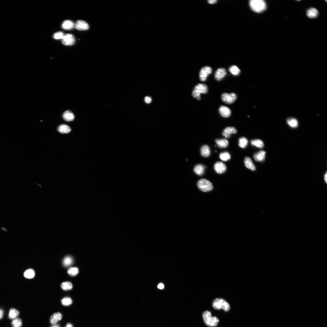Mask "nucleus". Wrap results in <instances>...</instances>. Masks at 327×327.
Listing matches in <instances>:
<instances>
[{
  "label": "nucleus",
  "mask_w": 327,
  "mask_h": 327,
  "mask_svg": "<svg viewBox=\"0 0 327 327\" xmlns=\"http://www.w3.org/2000/svg\"><path fill=\"white\" fill-rule=\"evenodd\" d=\"M287 123L290 127L294 128H297L298 124L297 120L293 118L288 119L287 120Z\"/></svg>",
  "instance_id": "nucleus-27"
},
{
  "label": "nucleus",
  "mask_w": 327,
  "mask_h": 327,
  "mask_svg": "<svg viewBox=\"0 0 327 327\" xmlns=\"http://www.w3.org/2000/svg\"><path fill=\"white\" fill-rule=\"evenodd\" d=\"M1 229L2 230H3L4 231H7V229L5 228H2Z\"/></svg>",
  "instance_id": "nucleus-43"
},
{
  "label": "nucleus",
  "mask_w": 327,
  "mask_h": 327,
  "mask_svg": "<svg viewBox=\"0 0 327 327\" xmlns=\"http://www.w3.org/2000/svg\"><path fill=\"white\" fill-rule=\"evenodd\" d=\"M212 306L215 309H223L226 312L229 311L230 309L229 304L225 300L221 298L215 299L213 301Z\"/></svg>",
  "instance_id": "nucleus-3"
},
{
  "label": "nucleus",
  "mask_w": 327,
  "mask_h": 327,
  "mask_svg": "<svg viewBox=\"0 0 327 327\" xmlns=\"http://www.w3.org/2000/svg\"><path fill=\"white\" fill-rule=\"evenodd\" d=\"M222 99L224 103L230 104L236 101L237 98V95L234 93L230 94L224 93L222 96Z\"/></svg>",
  "instance_id": "nucleus-6"
},
{
  "label": "nucleus",
  "mask_w": 327,
  "mask_h": 327,
  "mask_svg": "<svg viewBox=\"0 0 327 327\" xmlns=\"http://www.w3.org/2000/svg\"><path fill=\"white\" fill-rule=\"evenodd\" d=\"M205 167L202 164H198L194 167V172L197 174L201 176L203 175L205 172Z\"/></svg>",
  "instance_id": "nucleus-22"
},
{
  "label": "nucleus",
  "mask_w": 327,
  "mask_h": 327,
  "mask_svg": "<svg viewBox=\"0 0 327 327\" xmlns=\"http://www.w3.org/2000/svg\"><path fill=\"white\" fill-rule=\"evenodd\" d=\"M64 35L63 32H58L54 33L53 37L56 39H62Z\"/></svg>",
  "instance_id": "nucleus-36"
},
{
  "label": "nucleus",
  "mask_w": 327,
  "mask_h": 327,
  "mask_svg": "<svg viewBox=\"0 0 327 327\" xmlns=\"http://www.w3.org/2000/svg\"><path fill=\"white\" fill-rule=\"evenodd\" d=\"M61 288L64 290H69L72 289V285L70 282H65L62 283Z\"/></svg>",
  "instance_id": "nucleus-32"
},
{
  "label": "nucleus",
  "mask_w": 327,
  "mask_h": 327,
  "mask_svg": "<svg viewBox=\"0 0 327 327\" xmlns=\"http://www.w3.org/2000/svg\"><path fill=\"white\" fill-rule=\"evenodd\" d=\"M219 111L221 115L224 118H228L231 115V113L229 108L223 105L220 107Z\"/></svg>",
  "instance_id": "nucleus-13"
},
{
  "label": "nucleus",
  "mask_w": 327,
  "mask_h": 327,
  "mask_svg": "<svg viewBox=\"0 0 327 327\" xmlns=\"http://www.w3.org/2000/svg\"><path fill=\"white\" fill-rule=\"evenodd\" d=\"M266 154L264 150H261L254 154V158L256 162H263L265 160Z\"/></svg>",
  "instance_id": "nucleus-14"
},
{
  "label": "nucleus",
  "mask_w": 327,
  "mask_h": 327,
  "mask_svg": "<svg viewBox=\"0 0 327 327\" xmlns=\"http://www.w3.org/2000/svg\"><path fill=\"white\" fill-rule=\"evenodd\" d=\"M79 271L77 267H71L68 271V274L70 276H74L77 275L79 273Z\"/></svg>",
  "instance_id": "nucleus-34"
},
{
  "label": "nucleus",
  "mask_w": 327,
  "mask_h": 327,
  "mask_svg": "<svg viewBox=\"0 0 327 327\" xmlns=\"http://www.w3.org/2000/svg\"><path fill=\"white\" fill-rule=\"evenodd\" d=\"M250 143L252 146L259 148H262L264 147V142L262 141L259 139H254L251 140Z\"/></svg>",
  "instance_id": "nucleus-25"
},
{
  "label": "nucleus",
  "mask_w": 327,
  "mask_h": 327,
  "mask_svg": "<svg viewBox=\"0 0 327 327\" xmlns=\"http://www.w3.org/2000/svg\"><path fill=\"white\" fill-rule=\"evenodd\" d=\"M61 302L63 305L68 306L72 304V301L70 298L65 297L62 300Z\"/></svg>",
  "instance_id": "nucleus-35"
},
{
  "label": "nucleus",
  "mask_w": 327,
  "mask_h": 327,
  "mask_svg": "<svg viewBox=\"0 0 327 327\" xmlns=\"http://www.w3.org/2000/svg\"><path fill=\"white\" fill-rule=\"evenodd\" d=\"M214 169L217 174H222L227 170V167L224 163L221 162H218L214 165Z\"/></svg>",
  "instance_id": "nucleus-9"
},
{
  "label": "nucleus",
  "mask_w": 327,
  "mask_h": 327,
  "mask_svg": "<svg viewBox=\"0 0 327 327\" xmlns=\"http://www.w3.org/2000/svg\"><path fill=\"white\" fill-rule=\"evenodd\" d=\"M215 141L217 146L220 148H227L229 145V141L225 139H217Z\"/></svg>",
  "instance_id": "nucleus-17"
},
{
  "label": "nucleus",
  "mask_w": 327,
  "mask_h": 327,
  "mask_svg": "<svg viewBox=\"0 0 327 327\" xmlns=\"http://www.w3.org/2000/svg\"><path fill=\"white\" fill-rule=\"evenodd\" d=\"M229 72L232 75L235 76L238 75L241 72V70L236 65H232L229 69Z\"/></svg>",
  "instance_id": "nucleus-28"
},
{
  "label": "nucleus",
  "mask_w": 327,
  "mask_h": 327,
  "mask_svg": "<svg viewBox=\"0 0 327 327\" xmlns=\"http://www.w3.org/2000/svg\"><path fill=\"white\" fill-rule=\"evenodd\" d=\"M324 180L326 184L327 183V172L325 174L324 176Z\"/></svg>",
  "instance_id": "nucleus-41"
},
{
  "label": "nucleus",
  "mask_w": 327,
  "mask_h": 327,
  "mask_svg": "<svg viewBox=\"0 0 327 327\" xmlns=\"http://www.w3.org/2000/svg\"><path fill=\"white\" fill-rule=\"evenodd\" d=\"M73 262L72 258L69 256L66 257L63 260V265L65 267H69L71 265Z\"/></svg>",
  "instance_id": "nucleus-30"
},
{
  "label": "nucleus",
  "mask_w": 327,
  "mask_h": 327,
  "mask_svg": "<svg viewBox=\"0 0 327 327\" xmlns=\"http://www.w3.org/2000/svg\"><path fill=\"white\" fill-rule=\"evenodd\" d=\"M152 99L150 97H146L145 98V102L147 104H149L151 102Z\"/></svg>",
  "instance_id": "nucleus-37"
},
{
  "label": "nucleus",
  "mask_w": 327,
  "mask_h": 327,
  "mask_svg": "<svg viewBox=\"0 0 327 327\" xmlns=\"http://www.w3.org/2000/svg\"><path fill=\"white\" fill-rule=\"evenodd\" d=\"M13 327H22L23 325L22 320L20 318L14 319L11 322Z\"/></svg>",
  "instance_id": "nucleus-29"
},
{
  "label": "nucleus",
  "mask_w": 327,
  "mask_h": 327,
  "mask_svg": "<svg viewBox=\"0 0 327 327\" xmlns=\"http://www.w3.org/2000/svg\"><path fill=\"white\" fill-rule=\"evenodd\" d=\"M158 287L159 289H162L164 288V285L162 283H160L158 285Z\"/></svg>",
  "instance_id": "nucleus-39"
},
{
  "label": "nucleus",
  "mask_w": 327,
  "mask_h": 327,
  "mask_svg": "<svg viewBox=\"0 0 327 327\" xmlns=\"http://www.w3.org/2000/svg\"><path fill=\"white\" fill-rule=\"evenodd\" d=\"M63 317L62 315L59 312L55 313L50 317V322L53 325L61 321Z\"/></svg>",
  "instance_id": "nucleus-15"
},
{
  "label": "nucleus",
  "mask_w": 327,
  "mask_h": 327,
  "mask_svg": "<svg viewBox=\"0 0 327 327\" xmlns=\"http://www.w3.org/2000/svg\"><path fill=\"white\" fill-rule=\"evenodd\" d=\"M20 315V312L17 309L14 308L10 309L8 315V317L11 319H14Z\"/></svg>",
  "instance_id": "nucleus-24"
},
{
  "label": "nucleus",
  "mask_w": 327,
  "mask_h": 327,
  "mask_svg": "<svg viewBox=\"0 0 327 327\" xmlns=\"http://www.w3.org/2000/svg\"><path fill=\"white\" fill-rule=\"evenodd\" d=\"M248 144V140L245 137H242L239 139L238 145L240 147L245 148L247 146Z\"/></svg>",
  "instance_id": "nucleus-26"
},
{
  "label": "nucleus",
  "mask_w": 327,
  "mask_h": 327,
  "mask_svg": "<svg viewBox=\"0 0 327 327\" xmlns=\"http://www.w3.org/2000/svg\"><path fill=\"white\" fill-rule=\"evenodd\" d=\"M74 27L79 30H86L89 29V26L86 22L83 20H79L75 24Z\"/></svg>",
  "instance_id": "nucleus-10"
},
{
  "label": "nucleus",
  "mask_w": 327,
  "mask_h": 327,
  "mask_svg": "<svg viewBox=\"0 0 327 327\" xmlns=\"http://www.w3.org/2000/svg\"><path fill=\"white\" fill-rule=\"evenodd\" d=\"M237 132V130L233 127H229L226 128L223 131V136L226 138H229L232 134H236Z\"/></svg>",
  "instance_id": "nucleus-12"
},
{
  "label": "nucleus",
  "mask_w": 327,
  "mask_h": 327,
  "mask_svg": "<svg viewBox=\"0 0 327 327\" xmlns=\"http://www.w3.org/2000/svg\"><path fill=\"white\" fill-rule=\"evenodd\" d=\"M65 327H73L72 325L70 323H68L67 324Z\"/></svg>",
  "instance_id": "nucleus-42"
},
{
  "label": "nucleus",
  "mask_w": 327,
  "mask_h": 327,
  "mask_svg": "<svg viewBox=\"0 0 327 327\" xmlns=\"http://www.w3.org/2000/svg\"><path fill=\"white\" fill-rule=\"evenodd\" d=\"M197 186L199 189L203 192H207L211 191L213 188L212 183L205 179H201L197 182Z\"/></svg>",
  "instance_id": "nucleus-5"
},
{
  "label": "nucleus",
  "mask_w": 327,
  "mask_h": 327,
  "mask_svg": "<svg viewBox=\"0 0 327 327\" xmlns=\"http://www.w3.org/2000/svg\"><path fill=\"white\" fill-rule=\"evenodd\" d=\"M244 163L245 167L248 169L252 171H255L256 170L255 166L250 157H246L245 158Z\"/></svg>",
  "instance_id": "nucleus-16"
},
{
  "label": "nucleus",
  "mask_w": 327,
  "mask_h": 327,
  "mask_svg": "<svg viewBox=\"0 0 327 327\" xmlns=\"http://www.w3.org/2000/svg\"><path fill=\"white\" fill-rule=\"evenodd\" d=\"M35 272L32 269H28L25 271L24 273V276L26 278L31 279L34 278L35 276Z\"/></svg>",
  "instance_id": "nucleus-33"
},
{
  "label": "nucleus",
  "mask_w": 327,
  "mask_h": 327,
  "mask_svg": "<svg viewBox=\"0 0 327 327\" xmlns=\"http://www.w3.org/2000/svg\"><path fill=\"white\" fill-rule=\"evenodd\" d=\"M318 10L314 8H309L307 11V15L310 18L313 19L317 17L318 15Z\"/></svg>",
  "instance_id": "nucleus-18"
},
{
  "label": "nucleus",
  "mask_w": 327,
  "mask_h": 327,
  "mask_svg": "<svg viewBox=\"0 0 327 327\" xmlns=\"http://www.w3.org/2000/svg\"><path fill=\"white\" fill-rule=\"evenodd\" d=\"M219 157L223 161H227L231 158L230 154L227 152H224L220 154Z\"/></svg>",
  "instance_id": "nucleus-31"
},
{
  "label": "nucleus",
  "mask_w": 327,
  "mask_h": 327,
  "mask_svg": "<svg viewBox=\"0 0 327 327\" xmlns=\"http://www.w3.org/2000/svg\"><path fill=\"white\" fill-rule=\"evenodd\" d=\"M74 25L75 24L72 21L66 20L62 24V27L65 30H71L74 27Z\"/></svg>",
  "instance_id": "nucleus-21"
},
{
  "label": "nucleus",
  "mask_w": 327,
  "mask_h": 327,
  "mask_svg": "<svg viewBox=\"0 0 327 327\" xmlns=\"http://www.w3.org/2000/svg\"><path fill=\"white\" fill-rule=\"evenodd\" d=\"M227 73V71L224 68L218 69L214 74L215 79L217 81H220L225 77Z\"/></svg>",
  "instance_id": "nucleus-11"
},
{
  "label": "nucleus",
  "mask_w": 327,
  "mask_h": 327,
  "mask_svg": "<svg viewBox=\"0 0 327 327\" xmlns=\"http://www.w3.org/2000/svg\"><path fill=\"white\" fill-rule=\"evenodd\" d=\"M208 91V88L206 85L203 84H199L194 88L192 95L198 100H200L201 99L200 94H206Z\"/></svg>",
  "instance_id": "nucleus-4"
},
{
  "label": "nucleus",
  "mask_w": 327,
  "mask_h": 327,
  "mask_svg": "<svg viewBox=\"0 0 327 327\" xmlns=\"http://www.w3.org/2000/svg\"><path fill=\"white\" fill-rule=\"evenodd\" d=\"M63 118L66 121L70 122L73 121L75 119L73 113L70 110L65 111L63 114Z\"/></svg>",
  "instance_id": "nucleus-20"
},
{
  "label": "nucleus",
  "mask_w": 327,
  "mask_h": 327,
  "mask_svg": "<svg viewBox=\"0 0 327 327\" xmlns=\"http://www.w3.org/2000/svg\"><path fill=\"white\" fill-rule=\"evenodd\" d=\"M53 327H58L56 326H53Z\"/></svg>",
  "instance_id": "nucleus-44"
},
{
  "label": "nucleus",
  "mask_w": 327,
  "mask_h": 327,
  "mask_svg": "<svg viewBox=\"0 0 327 327\" xmlns=\"http://www.w3.org/2000/svg\"><path fill=\"white\" fill-rule=\"evenodd\" d=\"M217 1V0H209L208 1V3L209 4H214L216 3Z\"/></svg>",
  "instance_id": "nucleus-40"
},
{
  "label": "nucleus",
  "mask_w": 327,
  "mask_h": 327,
  "mask_svg": "<svg viewBox=\"0 0 327 327\" xmlns=\"http://www.w3.org/2000/svg\"><path fill=\"white\" fill-rule=\"evenodd\" d=\"M201 155L205 157H208L211 154L210 148L207 145L203 146L200 149Z\"/></svg>",
  "instance_id": "nucleus-19"
},
{
  "label": "nucleus",
  "mask_w": 327,
  "mask_h": 327,
  "mask_svg": "<svg viewBox=\"0 0 327 327\" xmlns=\"http://www.w3.org/2000/svg\"><path fill=\"white\" fill-rule=\"evenodd\" d=\"M58 130L61 133L65 134L70 133L71 131V129L68 125L61 124L58 127Z\"/></svg>",
  "instance_id": "nucleus-23"
},
{
  "label": "nucleus",
  "mask_w": 327,
  "mask_h": 327,
  "mask_svg": "<svg viewBox=\"0 0 327 327\" xmlns=\"http://www.w3.org/2000/svg\"><path fill=\"white\" fill-rule=\"evenodd\" d=\"M4 315V311L1 308H0V320H1L3 318Z\"/></svg>",
  "instance_id": "nucleus-38"
},
{
  "label": "nucleus",
  "mask_w": 327,
  "mask_h": 327,
  "mask_svg": "<svg viewBox=\"0 0 327 327\" xmlns=\"http://www.w3.org/2000/svg\"><path fill=\"white\" fill-rule=\"evenodd\" d=\"M203 317L205 324L209 327L217 326L219 322L218 318L215 316H212L211 312L208 311H206L203 313Z\"/></svg>",
  "instance_id": "nucleus-2"
},
{
  "label": "nucleus",
  "mask_w": 327,
  "mask_h": 327,
  "mask_svg": "<svg viewBox=\"0 0 327 327\" xmlns=\"http://www.w3.org/2000/svg\"><path fill=\"white\" fill-rule=\"evenodd\" d=\"M249 5L251 10L257 13L264 12L267 8L266 4L263 0H251Z\"/></svg>",
  "instance_id": "nucleus-1"
},
{
  "label": "nucleus",
  "mask_w": 327,
  "mask_h": 327,
  "mask_svg": "<svg viewBox=\"0 0 327 327\" xmlns=\"http://www.w3.org/2000/svg\"><path fill=\"white\" fill-rule=\"evenodd\" d=\"M62 42L63 44L66 46H72L75 43V39L72 34H66L62 39Z\"/></svg>",
  "instance_id": "nucleus-8"
},
{
  "label": "nucleus",
  "mask_w": 327,
  "mask_h": 327,
  "mask_svg": "<svg viewBox=\"0 0 327 327\" xmlns=\"http://www.w3.org/2000/svg\"><path fill=\"white\" fill-rule=\"evenodd\" d=\"M212 68L210 67H204L201 69L200 72L199 77L200 80L202 82L205 81L208 75L212 73Z\"/></svg>",
  "instance_id": "nucleus-7"
}]
</instances>
